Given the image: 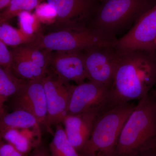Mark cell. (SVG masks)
Here are the masks:
<instances>
[{
	"label": "cell",
	"mask_w": 156,
	"mask_h": 156,
	"mask_svg": "<svg viewBox=\"0 0 156 156\" xmlns=\"http://www.w3.org/2000/svg\"><path fill=\"white\" fill-rule=\"evenodd\" d=\"M25 81L14 75L11 70L0 66V113L7 99L15 95Z\"/></svg>",
	"instance_id": "obj_17"
},
{
	"label": "cell",
	"mask_w": 156,
	"mask_h": 156,
	"mask_svg": "<svg viewBox=\"0 0 156 156\" xmlns=\"http://www.w3.org/2000/svg\"><path fill=\"white\" fill-rule=\"evenodd\" d=\"M15 50L37 65L47 70L50 62L51 51L39 49L31 44L21 45Z\"/></svg>",
	"instance_id": "obj_21"
},
{
	"label": "cell",
	"mask_w": 156,
	"mask_h": 156,
	"mask_svg": "<svg viewBox=\"0 0 156 156\" xmlns=\"http://www.w3.org/2000/svg\"><path fill=\"white\" fill-rule=\"evenodd\" d=\"M12 53L11 70H13L17 77L27 81H34L42 80L46 75V70L35 64L15 49Z\"/></svg>",
	"instance_id": "obj_16"
},
{
	"label": "cell",
	"mask_w": 156,
	"mask_h": 156,
	"mask_svg": "<svg viewBox=\"0 0 156 156\" xmlns=\"http://www.w3.org/2000/svg\"><path fill=\"white\" fill-rule=\"evenodd\" d=\"M69 92L66 115L102 113L115 105L110 87L91 81L70 85Z\"/></svg>",
	"instance_id": "obj_6"
},
{
	"label": "cell",
	"mask_w": 156,
	"mask_h": 156,
	"mask_svg": "<svg viewBox=\"0 0 156 156\" xmlns=\"http://www.w3.org/2000/svg\"><path fill=\"white\" fill-rule=\"evenodd\" d=\"M18 21L20 30L23 32L30 36L38 37L41 23L34 13L31 11H23L18 14Z\"/></svg>",
	"instance_id": "obj_22"
},
{
	"label": "cell",
	"mask_w": 156,
	"mask_h": 156,
	"mask_svg": "<svg viewBox=\"0 0 156 156\" xmlns=\"http://www.w3.org/2000/svg\"><path fill=\"white\" fill-rule=\"evenodd\" d=\"M43 83L48 110L46 128L49 131L52 126L62 123L66 115L70 85L53 74L45 76Z\"/></svg>",
	"instance_id": "obj_9"
},
{
	"label": "cell",
	"mask_w": 156,
	"mask_h": 156,
	"mask_svg": "<svg viewBox=\"0 0 156 156\" xmlns=\"http://www.w3.org/2000/svg\"><path fill=\"white\" fill-rule=\"evenodd\" d=\"M131 104L115 105L98 115L82 156H114L119 137L134 109Z\"/></svg>",
	"instance_id": "obj_3"
},
{
	"label": "cell",
	"mask_w": 156,
	"mask_h": 156,
	"mask_svg": "<svg viewBox=\"0 0 156 156\" xmlns=\"http://www.w3.org/2000/svg\"><path fill=\"white\" fill-rule=\"evenodd\" d=\"M101 113L89 112L64 117L62 123L68 139L80 153L89 141L95 120Z\"/></svg>",
	"instance_id": "obj_12"
},
{
	"label": "cell",
	"mask_w": 156,
	"mask_h": 156,
	"mask_svg": "<svg viewBox=\"0 0 156 156\" xmlns=\"http://www.w3.org/2000/svg\"><path fill=\"white\" fill-rule=\"evenodd\" d=\"M49 66L56 76L64 82L77 85L88 79L83 50L52 53Z\"/></svg>",
	"instance_id": "obj_10"
},
{
	"label": "cell",
	"mask_w": 156,
	"mask_h": 156,
	"mask_svg": "<svg viewBox=\"0 0 156 156\" xmlns=\"http://www.w3.org/2000/svg\"><path fill=\"white\" fill-rule=\"evenodd\" d=\"M57 13L56 23L64 27L80 25L79 23L95 11V0H47Z\"/></svg>",
	"instance_id": "obj_13"
},
{
	"label": "cell",
	"mask_w": 156,
	"mask_h": 156,
	"mask_svg": "<svg viewBox=\"0 0 156 156\" xmlns=\"http://www.w3.org/2000/svg\"><path fill=\"white\" fill-rule=\"evenodd\" d=\"M41 135L40 127L14 128L5 131L1 140H4L26 155L38 146L41 142Z\"/></svg>",
	"instance_id": "obj_14"
},
{
	"label": "cell",
	"mask_w": 156,
	"mask_h": 156,
	"mask_svg": "<svg viewBox=\"0 0 156 156\" xmlns=\"http://www.w3.org/2000/svg\"><path fill=\"white\" fill-rule=\"evenodd\" d=\"M117 39L99 32L91 27L80 25L41 36L32 46L58 52L83 50L95 46L115 45Z\"/></svg>",
	"instance_id": "obj_5"
},
{
	"label": "cell",
	"mask_w": 156,
	"mask_h": 156,
	"mask_svg": "<svg viewBox=\"0 0 156 156\" xmlns=\"http://www.w3.org/2000/svg\"><path fill=\"white\" fill-rule=\"evenodd\" d=\"M50 149V156H82L70 143L61 124L56 126Z\"/></svg>",
	"instance_id": "obj_19"
},
{
	"label": "cell",
	"mask_w": 156,
	"mask_h": 156,
	"mask_svg": "<svg viewBox=\"0 0 156 156\" xmlns=\"http://www.w3.org/2000/svg\"><path fill=\"white\" fill-rule=\"evenodd\" d=\"M156 4L136 20L129 31L119 39L115 46L120 52L144 50L156 52Z\"/></svg>",
	"instance_id": "obj_8"
},
{
	"label": "cell",
	"mask_w": 156,
	"mask_h": 156,
	"mask_svg": "<svg viewBox=\"0 0 156 156\" xmlns=\"http://www.w3.org/2000/svg\"><path fill=\"white\" fill-rule=\"evenodd\" d=\"M44 0H11L8 6L0 12V23L8 22L23 11H31Z\"/></svg>",
	"instance_id": "obj_20"
},
{
	"label": "cell",
	"mask_w": 156,
	"mask_h": 156,
	"mask_svg": "<svg viewBox=\"0 0 156 156\" xmlns=\"http://www.w3.org/2000/svg\"><path fill=\"white\" fill-rule=\"evenodd\" d=\"M40 127L37 119L28 112L20 109L11 113L3 111L0 113V141L5 131L14 128Z\"/></svg>",
	"instance_id": "obj_15"
},
{
	"label": "cell",
	"mask_w": 156,
	"mask_h": 156,
	"mask_svg": "<svg viewBox=\"0 0 156 156\" xmlns=\"http://www.w3.org/2000/svg\"><path fill=\"white\" fill-rule=\"evenodd\" d=\"M155 87H154L153 89L151 91L150 93L149 94L151 95V96L152 97V98H153L154 100L156 103V84Z\"/></svg>",
	"instance_id": "obj_28"
},
{
	"label": "cell",
	"mask_w": 156,
	"mask_h": 156,
	"mask_svg": "<svg viewBox=\"0 0 156 156\" xmlns=\"http://www.w3.org/2000/svg\"><path fill=\"white\" fill-rule=\"evenodd\" d=\"M34 14L41 23L50 25L56 22L57 13L53 6L48 2L40 3L35 9Z\"/></svg>",
	"instance_id": "obj_23"
},
{
	"label": "cell",
	"mask_w": 156,
	"mask_h": 156,
	"mask_svg": "<svg viewBox=\"0 0 156 156\" xmlns=\"http://www.w3.org/2000/svg\"><path fill=\"white\" fill-rule=\"evenodd\" d=\"M29 156H50L47 150L39 146L34 149Z\"/></svg>",
	"instance_id": "obj_26"
},
{
	"label": "cell",
	"mask_w": 156,
	"mask_h": 156,
	"mask_svg": "<svg viewBox=\"0 0 156 156\" xmlns=\"http://www.w3.org/2000/svg\"><path fill=\"white\" fill-rule=\"evenodd\" d=\"M13 56L7 45L0 41V66L6 69L11 70Z\"/></svg>",
	"instance_id": "obj_24"
},
{
	"label": "cell",
	"mask_w": 156,
	"mask_h": 156,
	"mask_svg": "<svg viewBox=\"0 0 156 156\" xmlns=\"http://www.w3.org/2000/svg\"><path fill=\"white\" fill-rule=\"evenodd\" d=\"M83 53L89 81L110 87L120 55L115 45L95 46Z\"/></svg>",
	"instance_id": "obj_7"
},
{
	"label": "cell",
	"mask_w": 156,
	"mask_h": 156,
	"mask_svg": "<svg viewBox=\"0 0 156 156\" xmlns=\"http://www.w3.org/2000/svg\"><path fill=\"white\" fill-rule=\"evenodd\" d=\"M38 37L30 36L11 26L8 22L0 23V41L7 46L19 47L32 44Z\"/></svg>",
	"instance_id": "obj_18"
},
{
	"label": "cell",
	"mask_w": 156,
	"mask_h": 156,
	"mask_svg": "<svg viewBox=\"0 0 156 156\" xmlns=\"http://www.w3.org/2000/svg\"><path fill=\"white\" fill-rule=\"evenodd\" d=\"M11 0H0V12L4 10L9 5Z\"/></svg>",
	"instance_id": "obj_27"
},
{
	"label": "cell",
	"mask_w": 156,
	"mask_h": 156,
	"mask_svg": "<svg viewBox=\"0 0 156 156\" xmlns=\"http://www.w3.org/2000/svg\"><path fill=\"white\" fill-rule=\"evenodd\" d=\"M136 156H156L155 154H144L143 153L140 154Z\"/></svg>",
	"instance_id": "obj_29"
},
{
	"label": "cell",
	"mask_w": 156,
	"mask_h": 156,
	"mask_svg": "<svg viewBox=\"0 0 156 156\" xmlns=\"http://www.w3.org/2000/svg\"><path fill=\"white\" fill-rule=\"evenodd\" d=\"M0 156H26L10 144H0Z\"/></svg>",
	"instance_id": "obj_25"
},
{
	"label": "cell",
	"mask_w": 156,
	"mask_h": 156,
	"mask_svg": "<svg viewBox=\"0 0 156 156\" xmlns=\"http://www.w3.org/2000/svg\"><path fill=\"white\" fill-rule=\"evenodd\" d=\"M156 147V103L149 94L140 99L123 126L114 156H136Z\"/></svg>",
	"instance_id": "obj_2"
},
{
	"label": "cell",
	"mask_w": 156,
	"mask_h": 156,
	"mask_svg": "<svg viewBox=\"0 0 156 156\" xmlns=\"http://www.w3.org/2000/svg\"><path fill=\"white\" fill-rule=\"evenodd\" d=\"M16 95L17 108L33 115L40 124L46 127L48 110L43 79L26 81Z\"/></svg>",
	"instance_id": "obj_11"
},
{
	"label": "cell",
	"mask_w": 156,
	"mask_h": 156,
	"mask_svg": "<svg viewBox=\"0 0 156 156\" xmlns=\"http://www.w3.org/2000/svg\"><path fill=\"white\" fill-rule=\"evenodd\" d=\"M156 4L153 0H101L90 27L115 38L119 30L136 22Z\"/></svg>",
	"instance_id": "obj_4"
},
{
	"label": "cell",
	"mask_w": 156,
	"mask_h": 156,
	"mask_svg": "<svg viewBox=\"0 0 156 156\" xmlns=\"http://www.w3.org/2000/svg\"><path fill=\"white\" fill-rule=\"evenodd\" d=\"M154 45H155V49L156 50V39L155 40V41L154 42Z\"/></svg>",
	"instance_id": "obj_30"
},
{
	"label": "cell",
	"mask_w": 156,
	"mask_h": 156,
	"mask_svg": "<svg viewBox=\"0 0 156 156\" xmlns=\"http://www.w3.org/2000/svg\"><path fill=\"white\" fill-rule=\"evenodd\" d=\"M119 53L110 87L115 105L141 99L156 84V52L134 50Z\"/></svg>",
	"instance_id": "obj_1"
}]
</instances>
